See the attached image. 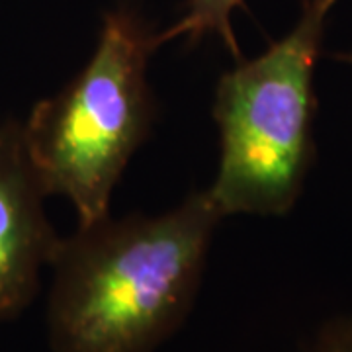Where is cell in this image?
<instances>
[{
  "instance_id": "7a4b0ae2",
  "label": "cell",
  "mask_w": 352,
  "mask_h": 352,
  "mask_svg": "<svg viewBox=\"0 0 352 352\" xmlns=\"http://www.w3.org/2000/svg\"><path fill=\"white\" fill-rule=\"evenodd\" d=\"M157 34L131 6L108 10L88 63L22 122L41 186L75 206L78 226L110 215L127 163L151 135L157 100L147 69Z\"/></svg>"
},
{
  "instance_id": "277c9868",
  "label": "cell",
  "mask_w": 352,
  "mask_h": 352,
  "mask_svg": "<svg viewBox=\"0 0 352 352\" xmlns=\"http://www.w3.org/2000/svg\"><path fill=\"white\" fill-rule=\"evenodd\" d=\"M45 198L22 122L0 120V323L18 319L36 302L61 243Z\"/></svg>"
},
{
  "instance_id": "52a82bcc",
  "label": "cell",
  "mask_w": 352,
  "mask_h": 352,
  "mask_svg": "<svg viewBox=\"0 0 352 352\" xmlns=\"http://www.w3.org/2000/svg\"><path fill=\"white\" fill-rule=\"evenodd\" d=\"M335 59H339L342 63L351 65L352 67V51H346V53H339V55H335Z\"/></svg>"
},
{
  "instance_id": "5b68a950",
  "label": "cell",
  "mask_w": 352,
  "mask_h": 352,
  "mask_svg": "<svg viewBox=\"0 0 352 352\" xmlns=\"http://www.w3.org/2000/svg\"><path fill=\"white\" fill-rule=\"evenodd\" d=\"M243 2L245 0H188L180 20L157 34L159 43L163 45L176 38H188L190 43H196L204 36L212 34L221 38L235 59H241L231 16L243 6Z\"/></svg>"
},
{
  "instance_id": "8992f818",
  "label": "cell",
  "mask_w": 352,
  "mask_h": 352,
  "mask_svg": "<svg viewBox=\"0 0 352 352\" xmlns=\"http://www.w3.org/2000/svg\"><path fill=\"white\" fill-rule=\"evenodd\" d=\"M305 352H352V311L327 319L315 331Z\"/></svg>"
},
{
  "instance_id": "3957f363",
  "label": "cell",
  "mask_w": 352,
  "mask_h": 352,
  "mask_svg": "<svg viewBox=\"0 0 352 352\" xmlns=\"http://www.w3.org/2000/svg\"><path fill=\"white\" fill-rule=\"evenodd\" d=\"M339 0H303L296 25L219 76L212 116L221 155L208 194L226 215H288L315 161V67Z\"/></svg>"
},
{
  "instance_id": "6da1fadb",
  "label": "cell",
  "mask_w": 352,
  "mask_h": 352,
  "mask_svg": "<svg viewBox=\"0 0 352 352\" xmlns=\"http://www.w3.org/2000/svg\"><path fill=\"white\" fill-rule=\"evenodd\" d=\"M223 217L208 190L161 215H112L61 237L51 261V352H157L194 309Z\"/></svg>"
}]
</instances>
